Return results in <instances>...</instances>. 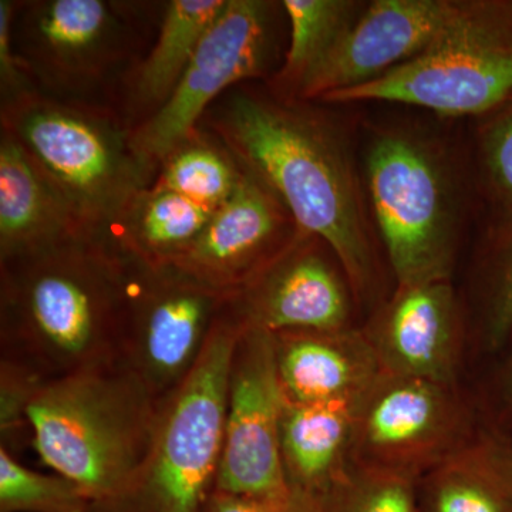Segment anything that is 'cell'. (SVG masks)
I'll return each instance as SVG.
<instances>
[{
  "label": "cell",
  "mask_w": 512,
  "mask_h": 512,
  "mask_svg": "<svg viewBox=\"0 0 512 512\" xmlns=\"http://www.w3.org/2000/svg\"><path fill=\"white\" fill-rule=\"evenodd\" d=\"M320 503L322 512H419L416 483L352 464Z\"/></svg>",
  "instance_id": "cell-26"
},
{
  "label": "cell",
  "mask_w": 512,
  "mask_h": 512,
  "mask_svg": "<svg viewBox=\"0 0 512 512\" xmlns=\"http://www.w3.org/2000/svg\"><path fill=\"white\" fill-rule=\"evenodd\" d=\"M281 2L227 0L167 103L131 131L138 156L158 171L165 154L200 126L222 94L269 79L278 57Z\"/></svg>",
  "instance_id": "cell-8"
},
{
  "label": "cell",
  "mask_w": 512,
  "mask_h": 512,
  "mask_svg": "<svg viewBox=\"0 0 512 512\" xmlns=\"http://www.w3.org/2000/svg\"><path fill=\"white\" fill-rule=\"evenodd\" d=\"M456 0H373L312 74L301 100L373 82L423 53L446 26Z\"/></svg>",
  "instance_id": "cell-14"
},
{
  "label": "cell",
  "mask_w": 512,
  "mask_h": 512,
  "mask_svg": "<svg viewBox=\"0 0 512 512\" xmlns=\"http://www.w3.org/2000/svg\"><path fill=\"white\" fill-rule=\"evenodd\" d=\"M272 335L279 382L289 402H356L380 375L362 328Z\"/></svg>",
  "instance_id": "cell-16"
},
{
  "label": "cell",
  "mask_w": 512,
  "mask_h": 512,
  "mask_svg": "<svg viewBox=\"0 0 512 512\" xmlns=\"http://www.w3.org/2000/svg\"><path fill=\"white\" fill-rule=\"evenodd\" d=\"M211 215L183 195L151 185L130 202L106 238L150 264H168L197 241Z\"/></svg>",
  "instance_id": "cell-22"
},
{
  "label": "cell",
  "mask_w": 512,
  "mask_h": 512,
  "mask_svg": "<svg viewBox=\"0 0 512 512\" xmlns=\"http://www.w3.org/2000/svg\"><path fill=\"white\" fill-rule=\"evenodd\" d=\"M363 175L394 286L456 279L464 224L478 198L446 141L403 124L377 127Z\"/></svg>",
  "instance_id": "cell-2"
},
{
  "label": "cell",
  "mask_w": 512,
  "mask_h": 512,
  "mask_svg": "<svg viewBox=\"0 0 512 512\" xmlns=\"http://www.w3.org/2000/svg\"><path fill=\"white\" fill-rule=\"evenodd\" d=\"M229 302L242 328L266 332H333L362 326V313L345 269L316 235L295 241Z\"/></svg>",
  "instance_id": "cell-12"
},
{
  "label": "cell",
  "mask_w": 512,
  "mask_h": 512,
  "mask_svg": "<svg viewBox=\"0 0 512 512\" xmlns=\"http://www.w3.org/2000/svg\"><path fill=\"white\" fill-rule=\"evenodd\" d=\"M28 414L37 451L94 500H116L136 474L131 421L99 383L64 382L37 396Z\"/></svg>",
  "instance_id": "cell-9"
},
{
  "label": "cell",
  "mask_w": 512,
  "mask_h": 512,
  "mask_svg": "<svg viewBox=\"0 0 512 512\" xmlns=\"http://www.w3.org/2000/svg\"><path fill=\"white\" fill-rule=\"evenodd\" d=\"M242 329L237 320L215 323L165 417L146 471L116 498L131 512H201L220 467Z\"/></svg>",
  "instance_id": "cell-6"
},
{
  "label": "cell",
  "mask_w": 512,
  "mask_h": 512,
  "mask_svg": "<svg viewBox=\"0 0 512 512\" xmlns=\"http://www.w3.org/2000/svg\"><path fill=\"white\" fill-rule=\"evenodd\" d=\"M207 512H322V503L296 490L282 497L217 493L208 505Z\"/></svg>",
  "instance_id": "cell-30"
},
{
  "label": "cell",
  "mask_w": 512,
  "mask_h": 512,
  "mask_svg": "<svg viewBox=\"0 0 512 512\" xmlns=\"http://www.w3.org/2000/svg\"><path fill=\"white\" fill-rule=\"evenodd\" d=\"M245 174L220 138L198 126L165 154L153 185L214 212L235 194Z\"/></svg>",
  "instance_id": "cell-24"
},
{
  "label": "cell",
  "mask_w": 512,
  "mask_h": 512,
  "mask_svg": "<svg viewBox=\"0 0 512 512\" xmlns=\"http://www.w3.org/2000/svg\"><path fill=\"white\" fill-rule=\"evenodd\" d=\"M485 416L512 433V342L470 380Z\"/></svg>",
  "instance_id": "cell-28"
},
{
  "label": "cell",
  "mask_w": 512,
  "mask_h": 512,
  "mask_svg": "<svg viewBox=\"0 0 512 512\" xmlns=\"http://www.w3.org/2000/svg\"><path fill=\"white\" fill-rule=\"evenodd\" d=\"M466 306L470 380L512 342V208L481 210L458 286Z\"/></svg>",
  "instance_id": "cell-18"
},
{
  "label": "cell",
  "mask_w": 512,
  "mask_h": 512,
  "mask_svg": "<svg viewBox=\"0 0 512 512\" xmlns=\"http://www.w3.org/2000/svg\"><path fill=\"white\" fill-rule=\"evenodd\" d=\"M87 494L64 477H46L0 453V504L5 512H83Z\"/></svg>",
  "instance_id": "cell-27"
},
{
  "label": "cell",
  "mask_w": 512,
  "mask_h": 512,
  "mask_svg": "<svg viewBox=\"0 0 512 512\" xmlns=\"http://www.w3.org/2000/svg\"><path fill=\"white\" fill-rule=\"evenodd\" d=\"M356 402L292 403L285 399L281 454L292 490L322 501L348 471Z\"/></svg>",
  "instance_id": "cell-20"
},
{
  "label": "cell",
  "mask_w": 512,
  "mask_h": 512,
  "mask_svg": "<svg viewBox=\"0 0 512 512\" xmlns=\"http://www.w3.org/2000/svg\"><path fill=\"white\" fill-rule=\"evenodd\" d=\"M200 126L274 192L301 231L332 248L363 320L389 298L394 281L377 237L363 168L348 130L325 103L281 100L265 84L242 83L212 104Z\"/></svg>",
  "instance_id": "cell-1"
},
{
  "label": "cell",
  "mask_w": 512,
  "mask_h": 512,
  "mask_svg": "<svg viewBox=\"0 0 512 512\" xmlns=\"http://www.w3.org/2000/svg\"><path fill=\"white\" fill-rule=\"evenodd\" d=\"M80 235L55 185L8 131L0 130V249L10 262L39 254Z\"/></svg>",
  "instance_id": "cell-17"
},
{
  "label": "cell",
  "mask_w": 512,
  "mask_h": 512,
  "mask_svg": "<svg viewBox=\"0 0 512 512\" xmlns=\"http://www.w3.org/2000/svg\"><path fill=\"white\" fill-rule=\"evenodd\" d=\"M473 120L468 160L481 210L512 208V93Z\"/></svg>",
  "instance_id": "cell-25"
},
{
  "label": "cell",
  "mask_w": 512,
  "mask_h": 512,
  "mask_svg": "<svg viewBox=\"0 0 512 512\" xmlns=\"http://www.w3.org/2000/svg\"><path fill=\"white\" fill-rule=\"evenodd\" d=\"M18 2H0V97L2 103L35 90L13 49L12 23Z\"/></svg>",
  "instance_id": "cell-29"
},
{
  "label": "cell",
  "mask_w": 512,
  "mask_h": 512,
  "mask_svg": "<svg viewBox=\"0 0 512 512\" xmlns=\"http://www.w3.org/2000/svg\"><path fill=\"white\" fill-rule=\"evenodd\" d=\"M131 258L137 295L128 309L136 315L150 366L161 375H173L190 362L212 315L232 293L212 288L170 262Z\"/></svg>",
  "instance_id": "cell-15"
},
{
  "label": "cell",
  "mask_w": 512,
  "mask_h": 512,
  "mask_svg": "<svg viewBox=\"0 0 512 512\" xmlns=\"http://www.w3.org/2000/svg\"><path fill=\"white\" fill-rule=\"evenodd\" d=\"M511 93L512 0H456L446 26L423 53L322 103L380 101L476 119Z\"/></svg>",
  "instance_id": "cell-5"
},
{
  "label": "cell",
  "mask_w": 512,
  "mask_h": 512,
  "mask_svg": "<svg viewBox=\"0 0 512 512\" xmlns=\"http://www.w3.org/2000/svg\"><path fill=\"white\" fill-rule=\"evenodd\" d=\"M284 406L274 335L264 329H242L229 384L218 493L248 497L291 493L281 454Z\"/></svg>",
  "instance_id": "cell-10"
},
{
  "label": "cell",
  "mask_w": 512,
  "mask_h": 512,
  "mask_svg": "<svg viewBox=\"0 0 512 512\" xmlns=\"http://www.w3.org/2000/svg\"><path fill=\"white\" fill-rule=\"evenodd\" d=\"M484 417L471 384L380 372L355 404L350 464L417 484L463 446Z\"/></svg>",
  "instance_id": "cell-7"
},
{
  "label": "cell",
  "mask_w": 512,
  "mask_h": 512,
  "mask_svg": "<svg viewBox=\"0 0 512 512\" xmlns=\"http://www.w3.org/2000/svg\"><path fill=\"white\" fill-rule=\"evenodd\" d=\"M289 45L265 86L278 99L301 100L303 89L330 50L365 10L357 0H284Z\"/></svg>",
  "instance_id": "cell-23"
},
{
  "label": "cell",
  "mask_w": 512,
  "mask_h": 512,
  "mask_svg": "<svg viewBox=\"0 0 512 512\" xmlns=\"http://www.w3.org/2000/svg\"><path fill=\"white\" fill-rule=\"evenodd\" d=\"M164 5L123 0L18 2L13 49L37 92L123 117L128 83L156 39Z\"/></svg>",
  "instance_id": "cell-3"
},
{
  "label": "cell",
  "mask_w": 512,
  "mask_h": 512,
  "mask_svg": "<svg viewBox=\"0 0 512 512\" xmlns=\"http://www.w3.org/2000/svg\"><path fill=\"white\" fill-rule=\"evenodd\" d=\"M0 130L19 141L94 237H107L156 180L133 146V128L116 111L30 90L0 104Z\"/></svg>",
  "instance_id": "cell-4"
},
{
  "label": "cell",
  "mask_w": 512,
  "mask_h": 512,
  "mask_svg": "<svg viewBox=\"0 0 512 512\" xmlns=\"http://www.w3.org/2000/svg\"><path fill=\"white\" fill-rule=\"evenodd\" d=\"M360 328L380 372L470 384L466 306L456 279L394 286Z\"/></svg>",
  "instance_id": "cell-11"
},
{
  "label": "cell",
  "mask_w": 512,
  "mask_h": 512,
  "mask_svg": "<svg viewBox=\"0 0 512 512\" xmlns=\"http://www.w3.org/2000/svg\"><path fill=\"white\" fill-rule=\"evenodd\" d=\"M225 3L227 0L165 2L156 39L124 94L121 114L133 130L151 119L170 99Z\"/></svg>",
  "instance_id": "cell-21"
},
{
  "label": "cell",
  "mask_w": 512,
  "mask_h": 512,
  "mask_svg": "<svg viewBox=\"0 0 512 512\" xmlns=\"http://www.w3.org/2000/svg\"><path fill=\"white\" fill-rule=\"evenodd\" d=\"M419 512H512V433L487 416L416 484Z\"/></svg>",
  "instance_id": "cell-19"
},
{
  "label": "cell",
  "mask_w": 512,
  "mask_h": 512,
  "mask_svg": "<svg viewBox=\"0 0 512 512\" xmlns=\"http://www.w3.org/2000/svg\"><path fill=\"white\" fill-rule=\"evenodd\" d=\"M299 232L282 201L247 173L235 194L212 212L197 241L170 264L212 288L235 293L268 268Z\"/></svg>",
  "instance_id": "cell-13"
}]
</instances>
